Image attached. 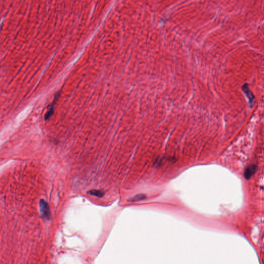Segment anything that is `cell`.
Instances as JSON below:
<instances>
[{"instance_id":"cell-1","label":"cell","mask_w":264,"mask_h":264,"mask_svg":"<svg viewBox=\"0 0 264 264\" xmlns=\"http://www.w3.org/2000/svg\"><path fill=\"white\" fill-rule=\"evenodd\" d=\"M40 209L41 215L43 218L49 219L51 217V213L48 204L44 200H41L40 202Z\"/></svg>"},{"instance_id":"cell-2","label":"cell","mask_w":264,"mask_h":264,"mask_svg":"<svg viewBox=\"0 0 264 264\" xmlns=\"http://www.w3.org/2000/svg\"><path fill=\"white\" fill-rule=\"evenodd\" d=\"M59 94H56V96H55V99H54V100L52 104L50 105L49 106V107L48 112L46 113L45 117V120H49L50 118L51 117V116L53 114L54 110V106H55V105L56 102L57 101V99L59 98Z\"/></svg>"},{"instance_id":"cell-3","label":"cell","mask_w":264,"mask_h":264,"mask_svg":"<svg viewBox=\"0 0 264 264\" xmlns=\"http://www.w3.org/2000/svg\"><path fill=\"white\" fill-rule=\"evenodd\" d=\"M257 167L255 165H251L246 168L244 176L245 179H249L256 172Z\"/></svg>"},{"instance_id":"cell-4","label":"cell","mask_w":264,"mask_h":264,"mask_svg":"<svg viewBox=\"0 0 264 264\" xmlns=\"http://www.w3.org/2000/svg\"><path fill=\"white\" fill-rule=\"evenodd\" d=\"M243 90L244 91L245 94H246V96H247L250 105H252L253 104L254 100V96L252 92L249 89V88L248 87V85L247 84H245V85L243 86Z\"/></svg>"},{"instance_id":"cell-5","label":"cell","mask_w":264,"mask_h":264,"mask_svg":"<svg viewBox=\"0 0 264 264\" xmlns=\"http://www.w3.org/2000/svg\"><path fill=\"white\" fill-rule=\"evenodd\" d=\"M88 194L91 196H94L98 198L103 197L104 196V192L101 190H91L89 191Z\"/></svg>"},{"instance_id":"cell-6","label":"cell","mask_w":264,"mask_h":264,"mask_svg":"<svg viewBox=\"0 0 264 264\" xmlns=\"http://www.w3.org/2000/svg\"><path fill=\"white\" fill-rule=\"evenodd\" d=\"M146 195H144V194H139V195H136L134 197L131 198L129 200V201H130V202L138 201H140V200H144V199H146Z\"/></svg>"}]
</instances>
